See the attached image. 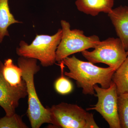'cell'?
I'll list each match as a JSON object with an SVG mask.
<instances>
[{
  "label": "cell",
  "instance_id": "cell-1",
  "mask_svg": "<svg viewBox=\"0 0 128 128\" xmlns=\"http://www.w3.org/2000/svg\"><path fill=\"white\" fill-rule=\"evenodd\" d=\"M69 71L64 73L68 78L76 81L78 87L82 89L85 95L96 96L94 86L100 85L101 87L108 88L112 82V77L116 70L109 66L102 68L91 62L78 59L75 56L67 57L62 60Z\"/></svg>",
  "mask_w": 128,
  "mask_h": 128
},
{
  "label": "cell",
  "instance_id": "cell-14",
  "mask_svg": "<svg viewBox=\"0 0 128 128\" xmlns=\"http://www.w3.org/2000/svg\"><path fill=\"white\" fill-rule=\"evenodd\" d=\"M118 104L121 128H128V93L118 95Z\"/></svg>",
  "mask_w": 128,
  "mask_h": 128
},
{
  "label": "cell",
  "instance_id": "cell-9",
  "mask_svg": "<svg viewBox=\"0 0 128 128\" xmlns=\"http://www.w3.org/2000/svg\"><path fill=\"white\" fill-rule=\"evenodd\" d=\"M115 28L117 36L126 51L128 49V6H121L108 14Z\"/></svg>",
  "mask_w": 128,
  "mask_h": 128
},
{
  "label": "cell",
  "instance_id": "cell-3",
  "mask_svg": "<svg viewBox=\"0 0 128 128\" xmlns=\"http://www.w3.org/2000/svg\"><path fill=\"white\" fill-rule=\"evenodd\" d=\"M62 36V29L52 36L37 34L30 44L21 41L16 53L20 57L38 60L44 67L51 66L56 62V50Z\"/></svg>",
  "mask_w": 128,
  "mask_h": 128
},
{
  "label": "cell",
  "instance_id": "cell-12",
  "mask_svg": "<svg viewBox=\"0 0 128 128\" xmlns=\"http://www.w3.org/2000/svg\"><path fill=\"white\" fill-rule=\"evenodd\" d=\"M2 72L4 78L12 86H20L25 82L22 78V69L14 64L12 59L6 60L2 63Z\"/></svg>",
  "mask_w": 128,
  "mask_h": 128
},
{
  "label": "cell",
  "instance_id": "cell-4",
  "mask_svg": "<svg viewBox=\"0 0 128 128\" xmlns=\"http://www.w3.org/2000/svg\"><path fill=\"white\" fill-rule=\"evenodd\" d=\"M56 128H98L94 115L76 104L62 102L50 108Z\"/></svg>",
  "mask_w": 128,
  "mask_h": 128
},
{
  "label": "cell",
  "instance_id": "cell-6",
  "mask_svg": "<svg viewBox=\"0 0 128 128\" xmlns=\"http://www.w3.org/2000/svg\"><path fill=\"white\" fill-rule=\"evenodd\" d=\"M92 51L81 52L82 56L93 64L102 63L116 70L128 55L123 44L118 38H109L100 41Z\"/></svg>",
  "mask_w": 128,
  "mask_h": 128
},
{
  "label": "cell",
  "instance_id": "cell-11",
  "mask_svg": "<svg viewBox=\"0 0 128 128\" xmlns=\"http://www.w3.org/2000/svg\"><path fill=\"white\" fill-rule=\"evenodd\" d=\"M15 19L10 11L8 0H0V44L4 37L9 36L8 28L16 23H22Z\"/></svg>",
  "mask_w": 128,
  "mask_h": 128
},
{
  "label": "cell",
  "instance_id": "cell-16",
  "mask_svg": "<svg viewBox=\"0 0 128 128\" xmlns=\"http://www.w3.org/2000/svg\"><path fill=\"white\" fill-rule=\"evenodd\" d=\"M28 128L20 115L16 113L0 118V128Z\"/></svg>",
  "mask_w": 128,
  "mask_h": 128
},
{
  "label": "cell",
  "instance_id": "cell-7",
  "mask_svg": "<svg viewBox=\"0 0 128 128\" xmlns=\"http://www.w3.org/2000/svg\"><path fill=\"white\" fill-rule=\"evenodd\" d=\"M94 88L98 101L92 107L88 108L87 111L94 110L98 112L107 122L110 128H121L118 111V95L116 85L112 82L108 88L94 85Z\"/></svg>",
  "mask_w": 128,
  "mask_h": 128
},
{
  "label": "cell",
  "instance_id": "cell-2",
  "mask_svg": "<svg viewBox=\"0 0 128 128\" xmlns=\"http://www.w3.org/2000/svg\"><path fill=\"white\" fill-rule=\"evenodd\" d=\"M18 66L22 71V78L26 86L28 107L27 114L31 127L39 128L44 124H52L50 107H44L37 94L34 84V75L40 70L37 60L20 57L18 60Z\"/></svg>",
  "mask_w": 128,
  "mask_h": 128
},
{
  "label": "cell",
  "instance_id": "cell-17",
  "mask_svg": "<svg viewBox=\"0 0 128 128\" xmlns=\"http://www.w3.org/2000/svg\"><path fill=\"white\" fill-rule=\"evenodd\" d=\"M126 53H127V55L128 56V50L126 51Z\"/></svg>",
  "mask_w": 128,
  "mask_h": 128
},
{
  "label": "cell",
  "instance_id": "cell-5",
  "mask_svg": "<svg viewBox=\"0 0 128 128\" xmlns=\"http://www.w3.org/2000/svg\"><path fill=\"white\" fill-rule=\"evenodd\" d=\"M60 24L62 36L56 52V61L59 64L72 54L94 48L100 41L96 35L86 36L82 30H71L70 24L66 21L62 20Z\"/></svg>",
  "mask_w": 128,
  "mask_h": 128
},
{
  "label": "cell",
  "instance_id": "cell-15",
  "mask_svg": "<svg viewBox=\"0 0 128 128\" xmlns=\"http://www.w3.org/2000/svg\"><path fill=\"white\" fill-rule=\"evenodd\" d=\"M61 69V76L54 82V88L56 91L61 95H66L72 92L73 86L71 82L64 75V64L62 61L60 64Z\"/></svg>",
  "mask_w": 128,
  "mask_h": 128
},
{
  "label": "cell",
  "instance_id": "cell-8",
  "mask_svg": "<svg viewBox=\"0 0 128 128\" xmlns=\"http://www.w3.org/2000/svg\"><path fill=\"white\" fill-rule=\"evenodd\" d=\"M2 63L0 60V106L6 115L11 116L16 113L22 98L28 96L26 82L18 86H12L4 78L2 72Z\"/></svg>",
  "mask_w": 128,
  "mask_h": 128
},
{
  "label": "cell",
  "instance_id": "cell-10",
  "mask_svg": "<svg viewBox=\"0 0 128 128\" xmlns=\"http://www.w3.org/2000/svg\"><path fill=\"white\" fill-rule=\"evenodd\" d=\"M114 0H76L78 10L87 15L95 16L100 12L108 14L112 11Z\"/></svg>",
  "mask_w": 128,
  "mask_h": 128
},
{
  "label": "cell",
  "instance_id": "cell-13",
  "mask_svg": "<svg viewBox=\"0 0 128 128\" xmlns=\"http://www.w3.org/2000/svg\"><path fill=\"white\" fill-rule=\"evenodd\" d=\"M112 80L116 85L118 95L128 93V56L114 72Z\"/></svg>",
  "mask_w": 128,
  "mask_h": 128
}]
</instances>
